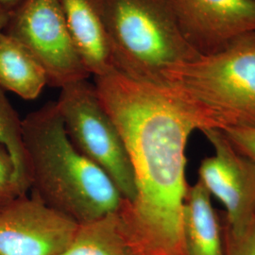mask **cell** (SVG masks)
I'll use <instances>...</instances> for the list:
<instances>
[{
  "label": "cell",
  "instance_id": "3957f363",
  "mask_svg": "<svg viewBox=\"0 0 255 255\" xmlns=\"http://www.w3.org/2000/svg\"><path fill=\"white\" fill-rule=\"evenodd\" d=\"M161 85L191 107L201 131L255 127V32L174 66Z\"/></svg>",
  "mask_w": 255,
  "mask_h": 255
},
{
  "label": "cell",
  "instance_id": "d6986e66",
  "mask_svg": "<svg viewBox=\"0 0 255 255\" xmlns=\"http://www.w3.org/2000/svg\"><path fill=\"white\" fill-rule=\"evenodd\" d=\"M9 15H10L9 12L0 8V30H3L6 27V25L8 24Z\"/></svg>",
  "mask_w": 255,
  "mask_h": 255
},
{
  "label": "cell",
  "instance_id": "6da1fadb",
  "mask_svg": "<svg viewBox=\"0 0 255 255\" xmlns=\"http://www.w3.org/2000/svg\"><path fill=\"white\" fill-rule=\"evenodd\" d=\"M95 85L123 137L134 176L135 199L119 211L125 235L140 255H186L185 150L198 129L194 114L168 87L118 70L95 78Z\"/></svg>",
  "mask_w": 255,
  "mask_h": 255
},
{
  "label": "cell",
  "instance_id": "8992f818",
  "mask_svg": "<svg viewBox=\"0 0 255 255\" xmlns=\"http://www.w3.org/2000/svg\"><path fill=\"white\" fill-rule=\"evenodd\" d=\"M3 31L41 64L47 85L63 88L91 76L74 46L60 0H25L10 13Z\"/></svg>",
  "mask_w": 255,
  "mask_h": 255
},
{
  "label": "cell",
  "instance_id": "8fae6325",
  "mask_svg": "<svg viewBox=\"0 0 255 255\" xmlns=\"http://www.w3.org/2000/svg\"><path fill=\"white\" fill-rule=\"evenodd\" d=\"M182 232L186 255H225L221 219L200 181L186 192Z\"/></svg>",
  "mask_w": 255,
  "mask_h": 255
},
{
  "label": "cell",
  "instance_id": "30bf717a",
  "mask_svg": "<svg viewBox=\"0 0 255 255\" xmlns=\"http://www.w3.org/2000/svg\"><path fill=\"white\" fill-rule=\"evenodd\" d=\"M74 46L90 75L116 70L109 34L97 0H60Z\"/></svg>",
  "mask_w": 255,
  "mask_h": 255
},
{
  "label": "cell",
  "instance_id": "9c48e42d",
  "mask_svg": "<svg viewBox=\"0 0 255 255\" xmlns=\"http://www.w3.org/2000/svg\"><path fill=\"white\" fill-rule=\"evenodd\" d=\"M182 33L200 54L255 32V0H171Z\"/></svg>",
  "mask_w": 255,
  "mask_h": 255
},
{
  "label": "cell",
  "instance_id": "5bb4252c",
  "mask_svg": "<svg viewBox=\"0 0 255 255\" xmlns=\"http://www.w3.org/2000/svg\"><path fill=\"white\" fill-rule=\"evenodd\" d=\"M0 143L6 146L15 166L16 179L23 195L28 191L25 152L22 140V119L0 88Z\"/></svg>",
  "mask_w": 255,
  "mask_h": 255
},
{
  "label": "cell",
  "instance_id": "ac0fdd59",
  "mask_svg": "<svg viewBox=\"0 0 255 255\" xmlns=\"http://www.w3.org/2000/svg\"><path fill=\"white\" fill-rule=\"evenodd\" d=\"M25 0H0V8L9 13L13 12Z\"/></svg>",
  "mask_w": 255,
  "mask_h": 255
},
{
  "label": "cell",
  "instance_id": "e0dca14e",
  "mask_svg": "<svg viewBox=\"0 0 255 255\" xmlns=\"http://www.w3.org/2000/svg\"><path fill=\"white\" fill-rule=\"evenodd\" d=\"M222 132L240 152L255 163V127L228 128Z\"/></svg>",
  "mask_w": 255,
  "mask_h": 255
},
{
  "label": "cell",
  "instance_id": "ba28073f",
  "mask_svg": "<svg viewBox=\"0 0 255 255\" xmlns=\"http://www.w3.org/2000/svg\"><path fill=\"white\" fill-rule=\"evenodd\" d=\"M201 132L214 154L201 162L199 181L225 207L222 219L240 224L255 217V163L234 146L219 129Z\"/></svg>",
  "mask_w": 255,
  "mask_h": 255
},
{
  "label": "cell",
  "instance_id": "5b68a950",
  "mask_svg": "<svg viewBox=\"0 0 255 255\" xmlns=\"http://www.w3.org/2000/svg\"><path fill=\"white\" fill-rule=\"evenodd\" d=\"M56 103L75 147L109 176L125 203L134 201L136 186L127 147L96 85L88 80L65 85Z\"/></svg>",
  "mask_w": 255,
  "mask_h": 255
},
{
  "label": "cell",
  "instance_id": "52a82bcc",
  "mask_svg": "<svg viewBox=\"0 0 255 255\" xmlns=\"http://www.w3.org/2000/svg\"><path fill=\"white\" fill-rule=\"evenodd\" d=\"M78 225L35 198L21 196L0 211V255H60Z\"/></svg>",
  "mask_w": 255,
  "mask_h": 255
},
{
  "label": "cell",
  "instance_id": "2e32d148",
  "mask_svg": "<svg viewBox=\"0 0 255 255\" xmlns=\"http://www.w3.org/2000/svg\"><path fill=\"white\" fill-rule=\"evenodd\" d=\"M21 196L25 195L20 189L15 166L8 149L0 143V211Z\"/></svg>",
  "mask_w": 255,
  "mask_h": 255
},
{
  "label": "cell",
  "instance_id": "277c9868",
  "mask_svg": "<svg viewBox=\"0 0 255 255\" xmlns=\"http://www.w3.org/2000/svg\"><path fill=\"white\" fill-rule=\"evenodd\" d=\"M116 70L161 84L164 74L200 53L182 33L171 0H97Z\"/></svg>",
  "mask_w": 255,
  "mask_h": 255
},
{
  "label": "cell",
  "instance_id": "9a60e30c",
  "mask_svg": "<svg viewBox=\"0 0 255 255\" xmlns=\"http://www.w3.org/2000/svg\"><path fill=\"white\" fill-rule=\"evenodd\" d=\"M220 219L225 255H255V217L235 225Z\"/></svg>",
  "mask_w": 255,
  "mask_h": 255
},
{
  "label": "cell",
  "instance_id": "7a4b0ae2",
  "mask_svg": "<svg viewBox=\"0 0 255 255\" xmlns=\"http://www.w3.org/2000/svg\"><path fill=\"white\" fill-rule=\"evenodd\" d=\"M22 140L32 198L77 224L121 209V193L109 176L71 143L56 101L22 119Z\"/></svg>",
  "mask_w": 255,
  "mask_h": 255
},
{
  "label": "cell",
  "instance_id": "4fadbf2b",
  "mask_svg": "<svg viewBox=\"0 0 255 255\" xmlns=\"http://www.w3.org/2000/svg\"><path fill=\"white\" fill-rule=\"evenodd\" d=\"M60 255H140L125 235L119 212L79 224L68 247Z\"/></svg>",
  "mask_w": 255,
  "mask_h": 255
},
{
  "label": "cell",
  "instance_id": "7c38bea8",
  "mask_svg": "<svg viewBox=\"0 0 255 255\" xmlns=\"http://www.w3.org/2000/svg\"><path fill=\"white\" fill-rule=\"evenodd\" d=\"M46 85V72L41 64L17 40L0 30V88L32 101Z\"/></svg>",
  "mask_w": 255,
  "mask_h": 255
}]
</instances>
